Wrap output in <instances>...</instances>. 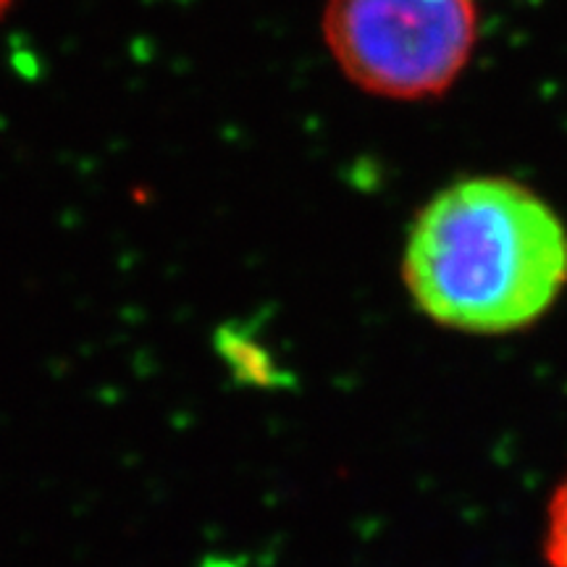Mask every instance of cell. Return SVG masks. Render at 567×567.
I'll list each match as a JSON object with an SVG mask.
<instances>
[{
  "instance_id": "obj_5",
  "label": "cell",
  "mask_w": 567,
  "mask_h": 567,
  "mask_svg": "<svg viewBox=\"0 0 567 567\" xmlns=\"http://www.w3.org/2000/svg\"><path fill=\"white\" fill-rule=\"evenodd\" d=\"M11 6H13V0H0V19H3L6 13H9Z\"/></svg>"
},
{
  "instance_id": "obj_1",
  "label": "cell",
  "mask_w": 567,
  "mask_h": 567,
  "mask_svg": "<svg viewBox=\"0 0 567 567\" xmlns=\"http://www.w3.org/2000/svg\"><path fill=\"white\" fill-rule=\"evenodd\" d=\"M402 279L431 321L507 334L538 321L567 284V229L526 184L476 176L417 213Z\"/></svg>"
},
{
  "instance_id": "obj_2",
  "label": "cell",
  "mask_w": 567,
  "mask_h": 567,
  "mask_svg": "<svg viewBox=\"0 0 567 567\" xmlns=\"http://www.w3.org/2000/svg\"><path fill=\"white\" fill-rule=\"evenodd\" d=\"M476 0H326L323 45L354 87L386 101L444 95L478 45Z\"/></svg>"
},
{
  "instance_id": "obj_4",
  "label": "cell",
  "mask_w": 567,
  "mask_h": 567,
  "mask_svg": "<svg viewBox=\"0 0 567 567\" xmlns=\"http://www.w3.org/2000/svg\"><path fill=\"white\" fill-rule=\"evenodd\" d=\"M547 563L549 567H567V481L549 502Z\"/></svg>"
},
{
  "instance_id": "obj_3",
  "label": "cell",
  "mask_w": 567,
  "mask_h": 567,
  "mask_svg": "<svg viewBox=\"0 0 567 567\" xmlns=\"http://www.w3.org/2000/svg\"><path fill=\"white\" fill-rule=\"evenodd\" d=\"M213 352L226 365L234 384L266 389V392L295 386V375L279 365L274 352L255 337L247 323L226 321L218 326L213 334Z\"/></svg>"
}]
</instances>
